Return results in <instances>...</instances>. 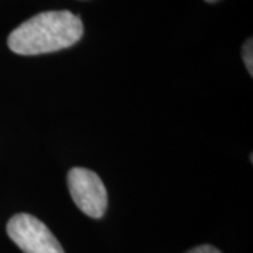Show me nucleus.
<instances>
[{"label": "nucleus", "mask_w": 253, "mask_h": 253, "mask_svg": "<svg viewBox=\"0 0 253 253\" xmlns=\"http://www.w3.org/2000/svg\"><path fill=\"white\" fill-rule=\"evenodd\" d=\"M207 3H215V1H218V0H206Z\"/></svg>", "instance_id": "423d86ee"}, {"label": "nucleus", "mask_w": 253, "mask_h": 253, "mask_svg": "<svg viewBox=\"0 0 253 253\" xmlns=\"http://www.w3.org/2000/svg\"><path fill=\"white\" fill-rule=\"evenodd\" d=\"M253 45H252V38H249L245 42L244 48H242V58H244L245 66L248 69V72L253 75Z\"/></svg>", "instance_id": "20e7f679"}, {"label": "nucleus", "mask_w": 253, "mask_h": 253, "mask_svg": "<svg viewBox=\"0 0 253 253\" xmlns=\"http://www.w3.org/2000/svg\"><path fill=\"white\" fill-rule=\"evenodd\" d=\"M10 239L24 253H65L48 226L30 214H16L7 222Z\"/></svg>", "instance_id": "f03ea898"}, {"label": "nucleus", "mask_w": 253, "mask_h": 253, "mask_svg": "<svg viewBox=\"0 0 253 253\" xmlns=\"http://www.w3.org/2000/svg\"><path fill=\"white\" fill-rule=\"evenodd\" d=\"M187 253H221L218 251L217 248L211 246V245H201V246H197L194 249H191Z\"/></svg>", "instance_id": "39448f33"}, {"label": "nucleus", "mask_w": 253, "mask_h": 253, "mask_svg": "<svg viewBox=\"0 0 253 253\" xmlns=\"http://www.w3.org/2000/svg\"><path fill=\"white\" fill-rule=\"evenodd\" d=\"M83 36L81 18L68 10L42 11L10 33L7 45L18 55H40L75 45Z\"/></svg>", "instance_id": "f257e3e1"}, {"label": "nucleus", "mask_w": 253, "mask_h": 253, "mask_svg": "<svg viewBox=\"0 0 253 253\" xmlns=\"http://www.w3.org/2000/svg\"><path fill=\"white\" fill-rule=\"evenodd\" d=\"M68 187L76 207L91 218H101L107 208V190L97 173L73 168L68 173Z\"/></svg>", "instance_id": "7ed1b4c3"}]
</instances>
